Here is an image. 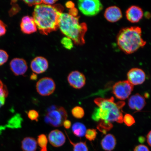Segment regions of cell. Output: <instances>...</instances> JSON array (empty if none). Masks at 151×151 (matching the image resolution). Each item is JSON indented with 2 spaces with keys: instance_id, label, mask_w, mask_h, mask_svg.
Here are the masks:
<instances>
[{
  "instance_id": "obj_1",
  "label": "cell",
  "mask_w": 151,
  "mask_h": 151,
  "mask_svg": "<svg viewBox=\"0 0 151 151\" xmlns=\"http://www.w3.org/2000/svg\"><path fill=\"white\" fill-rule=\"evenodd\" d=\"M63 9L60 4L49 5L42 3L35 6L33 18L41 34L47 35L58 29L60 17Z\"/></svg>"
},
{
  "instance_id": "obj_2",
  "label": "cell",
  "mask_w": 151,
  "mask_h": 151,
  "mask_svg": "<svg viewBox=\"0 0 151 151\" xmlns=\"http://www.w3.org/2000/svg\"><path fill=\"white\" fill-rule=\"evenodd\" d=\"M94 101L99 107L96 108L92 113V118L93 120H106L120 124L123 122L122 108L125 105L124 102H115L113 97L109 99L97 98Z\"/></svg>"
},
{
  "instance_id": "obj_3",
  "label": "cell",
  "mask_w": 151,
  "mask_h": 151,
  "mask_svg": "<svg viewBox=\"0 0 151 151\" xmlns=\"http://www.w3.org/2000/svg\"><path fill=\"white\" fill-rule=\"evenodd\" d=\"M80 17L73 16L69 13H62L60 15L58 28L66 37L72 40L75 44H85V35L88 27L84 22L80 23Z\"/></svg>"
},
{
  "instance_id": "obj_4",
  "label": "cell",
  "mask_w": 151,
  "mask_h": 151,
  "mask_svg": "<svg viewBox=\"0 0 151 151\" xmlns=\"http://www.w3.org/2000/svg\"><path fill=\"white\" fill-rule=\"evenodd\" d=\"M142 34L141 28L138 26L122 28L119 32L116 37L119 48L127 54L137 51L146 44V41L142 37Z\"/></svg>"
},
{
  "instance_id": "obj_5",
  "label": "cell",
  "mask_w": 151,
  "mask_h": 151,
  "mask_svg": "<svg viewBox=\"0 0 151 151\" xmlns=\"http://www.w3.org/2000/svg\"><path fill=\"white\" fill-rule=\"evenodd\" d=\"M68 114L63 107L53 106L50 107L45 117V122L53 127H58L63 125L67 120Z\"/></svg>"
},
{
  "instance_id": "obj_6",
  "label": "cell",
  "mask_w": 151,
  "mask_h": 151,
  "mask_svg": "<svg viewBox=\"0 0 151 151\" xmlns=\"http://www.w3.org/2000/svg\"><path fill=\"white\" fill-rule=\"evenodd\" d=\"M77 3L79 10L87 16H95L103 8L102 4L99 0H80Z\"/></svg>"
},
{
  "instance_id": "obj_7",
  "label": "cell",
  "mask_w": 151,
  "mask_h": 151,
  "mask_svg": "<svg viewBox=\"0 0 151 151\" xmlns=\"http://www.w3.org/2000/svg\"><path fill=\"white\" fill-rule=\"evenodd\" d=\"M133 88V85L128 81H120L113 85L112 91L117 99L123 101L129 97Z\"/></svg>"
},
{
  "instance_id": "obj_8",
  "label": "cell",
  "mask_w": 151,
  "mask_h": 151,
  "mask_svg": "<svg viewBox=\"0 0 151 151\" xmlns=\"http://www.w3.org/2000/svg\"><path fill=\"white\" fill-rule=\"evenodd\" d=\"M55 88V82L50 77H43L37 83L36 89L37 93L42 96L51 95L54 93Z\"/></svg>"
},
{
  "instance_id": "obj_9",
  "label": "cell",
  "mask_w": 151,
  "mask_h": 151,
  "mask_svg": "<svg viewBox=\"0 0 151 151\" xmlns=\"http://www.w3.org/2000/svg\"><path fill=\"white\" fill-rule=\"evenodd\" d=\"M128 82L133 86L142 84L146 79V75L144 71L139 68H133L127 73Z\"/></svg>"
},
{
  "instance_id": "obj_10",
  "label": "cell",
  "mask_w": 151,
  "mask_h": 151,
  "mask_svg": "<svg viewBox=\"0 0 151 151\" xmlns=\"http://www.w3.org/2000/svg\"><path fill=\"white\" fill-rule=\"evenodd\" d=\"M67 80L70 86L75 89H81L86 84V77L83 73L78 71L71 72L68 76Z\"/></svg>"
},
{
  "instance_id": "obj_11",
  "label": "cell",
  "mask_w": 151,
  "mask_h": 151,
  "mask_svg": "<svg viewBox=\"0 0 151 151\" xmlns=\"http://www.w3.org/2000/svg\"><path fill=\"white\" fill-rule=\"evenodd\" d=\"M143 12L140 7L136 5H132L129 7L126 12V19L132 23H137L142 18Z\"/></svg>"
},
{
  "instance_id": "obj_12",
  "label": "cell",
  "mask_w": 151,
  "mask_h": 151,
  "mask_svg": "<svg viewBox=\"0 0 151 151\" xmlns=\"http://www.w3.org/2000/svg\"><path fill=\"white\" fill-rule=\"evenodd\" d=\"M48 62L46 58L42 56H37L32 61L31 68L32 70L36 74H41L45 72L48 69Z\"/></svg>"
},
{
  "instance_id": "obj_13",
  "label": "cell",
  "mask_w": 151,
  "mask_h": 151,
  "mask_svg": "<svg viewBox=\"0 0 151 151\" xmlns=\"http://www.w3.org/2000/svg\"><path fill=\"white\" fill-rule=\"evenodd\" d=\"M11 70L16 76L23 75L28 69L27 63L25 60L22 58H15L10 63Z\"/></svg>"
},
{
  "instance_id": "obj_14",
  "label": "cell",
  "mask_w": 151,
  "mask_h": 151,
  "mask_svg": "<svg viewBox=\"0 0 151 151\" xmlns=\"http://www.w3.org/2000/svg\"><path fill=\"white\" fill-rule=\"evenodd\" d=\"M104 17L107 21L114 23L119 21L122 17V11L118 6H112L106 9Z\"/></svg>"
},
{
  "instance_id": "obj_15",
  "label": "cell",
  "mask_w": 151,
  "mask_h": 151,
  "mask_svg": "<svg viewBox=\"0 0 151 151\" xmlns=\"http://www.w3.org/2000/svg\"><path fill=\"white\" fill-rule=\"evenodd\" d=\"M48 139L50 144L55 147L63 146L66 141L65 135L63 132L58 129L51 131L49 134Z\"/></svg>"
},
{
  "instance_id": "obj_16",
  "label": "cell",
  "mask_w": 151,
  "mask_h": 151,
  "mask_svg": "<svg viewBox=\"0 0 151 151\" xmlns=\"http://www.w3.org/2000/svg\"><path fill=\"white\" fill-rule=\"evenodd\" d=\"M20 27L22 32L27 35L35 32L37 29L33 17L29 16H24L22 18Z\"/></svg>"
},
{
  "instance_id": "obj_17",
  "label": "cell",
  "mask_w": 151,
  "mask_h": 151,
  "mask_svg": "<svg viewBox=\"0 0 151 151\" xmlns=\"http://www.w3.org/2000/svg\"><path fill=\"white\" fill-rule=\"evenodd\" d=\"M146 104L145 98L139 93L131 96L128 100V106L130 109L133 110L141 111L144 108Z\"/></svg>"
},
{
  "instance_id": "obj_18",
  "label": "cell",
  "mask_w": 151,
  "mask_h": 151,
  "mask_svg": "<svg viewBox=\"0 0 151 151\" xmlns=\"http://www.w3.org/2000/svg\"><path fill=\"white\" fill-rule=\"evenodd\" d=\"M116 137L112 134H109L104 137L101 142L102 148L107 151H111L116 147Z\"/></svg>"
},
{
  "instance_id": "obj_19",
  "label": "cell",
  "mask_w": 151,
  "mask_h": 151,
  "mask_svg": "<svg viewBox=\"0 0 151 151\" xmlns=\"http://www.w3.org/2000/svg\"><path fill=\"white\" fill-rule=\"evenodd\" d=\"M21 147L23 151H36L37 147V141L33 137L24 138L22 141Z\"/></svg>"
},
{
  "instance_id": "obj_20",
  "label": "cell",
  "mask_w": 151,
  "mask_h": 151,
  "mask_svg": "<svg viewBox=\"0 0 151 151\" xmlns=\"http://www.w3.org/2000/svg\"><path fill=\"white\" fill-rule=\"evenodd\" d=\"M73 134L76 136L81 137L86 134V128L84 124L80 122L75 123L72 127Z\"/></svg>"
},
{
  "instance_id": "obj_21",
  "label": "cell",
  "mask_w": 151,
  "mask_h": 151,
  "mask_svg": "<svg viewBox=\"0 0 151 151\" xmlns=\"http://www.w3.org/2000/svg\"><path fill=\"white\" fill-rule=\"evenodd\" d=\"M113 127V124L111 122L106 120H101L99 121L97 128L100 132L105 134Z\"/></svg>"
},
{
  "instance_id": "obj_22",
  "label": "cell",
  "mask_w": 151,
  "mask_h": 151,
  "mask_svg": "<svg viewBox=\"0 0 151 151\" xmlns=\"http://www.w3.org/2000/svg\"><path fill=\"white\" fill-rule=\"evenodd\" d=\"M37 143L38 145L40 150V151H47V144L48 140L46 136L44 134H41L38 136Z\"/></svg>"
},
{
  "instance_id": "obj_23",
  "label": "cell",
  "mask_w": 151,
  "mask_h": 151,
  "mask_svg": "<svg viewBox=\"0 0 151 151\" xmlns=\"http://www.w3.org/2000/svg\"><path fill=\"white\" fill-rule=\"evenodd\" d=\"M68 138L70 142L73 145V151H88L86 142L80 141V142L74 143L68 137Z\"/></svg>"
},
{
  "instance_id": "obj_24",
  "label": "cell",
  "mask_w": 151,
  "mask_h": 151,
  "mask_svg": "<svg viewBox=\"0 0 151 151\" xmlns=\"http://www.w3.org/2000/svg\"><path fill=\"white\" fill-rule=\"evenodd\" d=\"M71 113L74 117L78 119L82 118L85 114L84 109L79 106H76L73 108L72 109Z\"/></svg>"
},
{
  "instance_id": "obj_25",
  "label": "cell",
  "mask_w": 151,
  "mask_h": 151,
  "mask_svg": "<svg viewBox=\"0 0 151 151\" xmlns=\"http://www.w3.org/2000/svg\"><path fill=\"white\" fill-rule=\"evenodd\" d=\"M61 43L64 47L67 50H71L73 48V41L69 37H63L61 39Z\"/></svg>"
},
{
  "instance_id": "obj_26",
  "label": "cell",
  "mask_w": 151,
  "mask_h": 151,
  "mask_svg": "<svg viewBox=\"0 0 151 151\" xmlns=\"http://www.w3.org/2000/svg\"><path fill=\"white\" fill-rule=\"evenodd\" d=\"M97 132L96 129H89L86 130L85 137L88 141H92L95 140L97 135Z\"/></svg>"
},
{
  "instance_id": "obj_27",
  "label": "cell",
  "mask_w": 151,
  "mask_h": 151,
  "mask_svg": "<svg viewBox=\"0 0 151 151\" xmlns=\"http://www.w3.org/2000/svg\"><path fill=\"white\" fill-rule=\"evenodd\" d=\"M123 122L128 127H131L135 123V121L132 115L126 114L123 117Z\"/></svg>"
},
{
  "instance_id": "obj_28",
  "label": "cell",
  "mask_w": 151,
  "mask_h": 151,
  "mask_svg": "<svg viewBox=\"0 0 151 151\" xmlns=\"http://www.w3.org/2000/svg\"><path fill=\"white\" fill-rule=\"evenodd\" d=\"M8 95V91L6 87L0 80V99H5Z\"/></svg>"
},
{
  "instance_id": "obj_29",
  "label": "cell",
  "mask_w": 151,
  "mask_h": 151,
  "mask_svg": "<svg viewBox=\"0 0 151 151\" xmlns=\"http://www.w3.org/2000/svg\"><path fill=\"white\" fill-rule=\"evenodd\" d=\"M28 116L30 120L32 121H35L37 122L38 120L39 115L37 111L32 109L28 111Z\"/></svg>"
},
{
  "instance_id": "obj_30",
  "label": "cell",
  "mask_w": 151,
  "mask_h": 151,
  "mask_svg": "<svg viewBox=\"0 0 151 151\" xmlns=\"http://www.w3.org/2000/svg\"><path fill=\"white\" fill-rule=\"evenodd\" d=\"M9 55L5 51L0 50V66L6 62L8 59Z\"/></svg>"
},
{
  "instance_id": "obj_31",
  "label": "cell",
  "mask_w": 151,
  "mask_h": 151,
  "mask_svg": "<svg viewBox=\"0 0 151 151\" xmlns=\"http://www.w3.org/2000/svg\"><path fill=\"white\" fill-rule=\"evenodd\" d=\"M24 3L29 6H32L33 5H37L42 3V1L40 0H33V1H24Z\"/></svg>"
},
{
  "instance_id": "obj_32",
  "label": "cell",
  "mask_w": 151,
  "mask_h": 151,
  "mask_svg": "<svg viewBox=\"0 0 151 151\" xmlns=\"http://www.w3.org/2000/svg\"><path fill=\"white\" fill-rule=\"evenodd\" d=\"M133 151H150L148 147L143 145H140L136 147Z\"/></svg>"
},
{
  "instance_id": "obj_33",
  "label": "cell",
  "mask_w": 151,
  "mask_h": 151,
  "mask_svg": "<svg viewBox=\"0 0 151 151\" xmlns=\"http://www.w3.org/2000/svg\"><path fill=\"white\" fill-rule=\"evenodd\" d=\"M6 29L5 24L0 20V37L4 35L6 32Z\"/></svg>"
},
{
  "instance_id": "obj_34",
  "label": "cell",
  "mask_w": 151,
  "mask_h": 151,
  "mask_svg": "<svg viewBox=\"0 0 151 151\" xmlns=\"http://www.w3.org/2000/svg\"><path fill=\"white\" fill-rule=\"evenodd\" d=\"M20 7L18 6V5L15 4L13 6L12 8L11 9V10L9 11V14L11 16H13V15L17 13L20 11Z\"/></svg>"
},
{
  "instance_id": "obj_35",
  "label": "cell",
  "mask_w": 151,
  "mask_h": 151,
  "mask_svg": "<svg viewBox=\"0 0 151 151\" xmlns=\"http://www.w3.org/2000/svg\"><path fill=\"white\" fill-rule=\"evenodd\" d=\"M58 1H55V0H44L42 1V3L43 4L49 5H53L54 4H55Z\"/></svg>"
},
{
  "instance_id": "obj_36",
  "label": "cell",
  "mask_w": 151,
  "mask_h": 151,
  "mask_svg": "<svg viewBox=\"0 0 151 151\" xmlns=\"http://www.w3.org/2000/svg\"><path fill=\"white\" fill-rule=\"evenodd\" d=\"M63 125L65 129H69L71 127V123L70 121L67 119L64 122Z\"/></svg>"
},
{
  "instance_id": "obj_37",
  "label": "cell",
  "mask_w": 151,
  "mask_h": 151,
  "mask_svg": "<svg viewBox=\"0 0 151 151\" xmlns=\"http://www.w3.org/2000/svg\"><path fill=\"white\" fill-rule=\"evenodd\" d=\"M147 143L151 147V131L149 132L147 136Z\"/></svg>"
},
{
  "instance_id": "obj_38",
  "label": "cell",
  "mask_w": 151,
  "mask_h": 151,
  "mask_svg": "<svg viewBox=\"0 0 151 151\" xmlns=\"http://www.w3.org/2000/svg\"><path fill=\"white\" fill-rule=\"evenodd\" d=\"M66 6L70 9L74 8V4L72 2L69 1L66 4Z\"/></svg>"
},
{
  "instance_id": "obj_39",
  "label": "cell",
  "mask_w": 151,
  "mask_h": 151,
  "mask_svg": "<svg viewBox=\"0 0 151 151\" xmlns=\"http://www.w3.org/2000/svg\"><path fill=\"white\" fill-rule=\"evenodd\" d=\"M31 80H36L37 78V75L35 73H33L32 75L31 76Z\"/></svg>"
}]
</instances>
